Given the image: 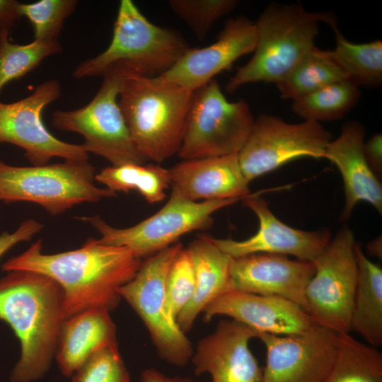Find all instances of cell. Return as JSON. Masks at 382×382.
Wrapping results in <instances>:
<instances>
[{
	"mask_svg": "<svg viewBox=\"0 0 382 382\" xmlns=\"http://www.w3.org/2000/svg\"><path fill=\"white\" fill-rule=\"evenodd\" d=\"M42 243L39 239L1 268L52 279L62 290L64 319L93 308L114 310L122 299L119 289L132 279L143 262L127 248L93 238L79 248L54 254L42 253Z\"/></svg>",
	"mask_w": 382,
	"mask_h": 382,
	"instance_id": "1",
	"label": "cell"
},
{
	"mask_svg": "<svg viewBox=\"0 0 382 382\" xmlns=\"http://www.w3.org/2000/svg\"><path fill=\"white\" fill-rule=\"evenodd\" d=\"M63 293L50 277L14 270L0 279V320L13 330L21 356L12 382H32L47 373L55 355L64 316Z\"/></svg>",
	"mask_w": 382,
	"mask_h": 382,
	"instance_id": "2",
	"label": "cell"
},
{
	"mask_svg": "<svg viewBox=\"0 0 382 382\" xmlns=\"http://www.w3.org/2000/svg\"><path fill=\"white\" fill-rule=\"evenodd\" d=\"M192 91L158 76H129L118 103L132 139L147 160L161 163L178 154Z\"/></svg>",
	"mask_w": 382,
	"mask_h": 382,
	"instance_id": "3",
	"label": "cell"
},
{
	"mask_svg": "<svg viewBox=\"0 0 382 382\" xmlns=\"http://www.w3.org/2000/svg\"><path fill=\"white\" fill-rule=\"evenodd\" d=\"M335 18L306 11L300 4L269 5L255 22L257 42L254 54L237 69L225 89L233 93L249 83H277L313 49L319 23Z\"/></svg>",
	"mask_w": 382,
	"mask_h": 382,
	"instance_id": "4",
	"label": "cell"
},
{
	"mask_svg": "<svg viewBox=\"0 0 382 382\" xmlns=\"http://www.w3.org/2000/svg\"><path fill=\"white\" fill-rule=\"evenodd\" d=\"M177 31L150 22L131 0L120 1L111 42L97 56L81 62L75 79L103 76L113 69L132 75L157 76L189 49Z\"/></svg>",
	"mask_w": 382,
	"mask_h": 382,
	"instance_id": "5",
	"label": "cell"
},
{
	"mask_svg": "<svg viewBox=\"0 0 382 382\" xmlns=\"http://www.w3.org/2000/svg\"><path fill=\"white\" fill-rule=\"evenodd\" d=\"M96 173L88 160L32 166L0 160V201L35 203L55 216L81 203L117 197V193L95 184Z\"/></svg>",
	"mask_w": 382,
	"mask_h": 382,
	"instance_id": "6",
	"label": "cell"
},
{
	"mask_svg": "<svg viewBox=\"0 0 382 382\" xmlns=\"http://www.w3.org/2000/svg\"><path fill=\"white\" fill-rule=\"evenodd\" d=\"M130 75L120 69L108 71L88 104L75 110L54 111L52 126L81 134L86 152L105 158L112 166L144 164L147 160L137 149L118 103L122 83Z\"/></svg>",
	"mask_w": 382,
	"mask_h": 382,
	"instance_id": "7",
	"label": "cell"
},
{
	"mask_svg": "<svg viewBox=\"0 0 382 382\" xmlns=\"http://www.w3.org/2000/svg\"><path fill=\"white\" fill-rule=\"evenodd\" d=\"M182 248L181 243H174L147 257L132 279L118 290L146 327L159 357L178 366L185 365L194 352L185 333L170 316L167 301L168 274Z\"/></svg>",
	"mask_w": 382,
	"mask_h": 382,
	"instance_id": "8",
	"label": "cell"
},
{
	"mask_svg": "<svg viewBox=\"0 0 382 382\" xmlns=\"http://www.w3.org/2000/svg\"><path fill=\"white\" fill-rule=\"evenodd\" d=\"M254 121L248 103L228 101L214 79L193 93L178 155L190 160L238 154Z\"/></svg>",
	"mask_w": 382,
	"mask_h": 382,
	"instance_id": "9",
	"label": "cell"
},
{
	"mask_svg": "<svg viewBox=\"0 0 382 382\" xmlns=\"http://www.w3.org/2000/svg\"><path fill=\"white\" fill-rule=\"evenodd\" d=\"M238 199L194 202L171 191L167 202L152 216L128 228H115L99 215L79 219L100 234L103 244L125 247L139 258L149 257L172 245L181 236L208 228L212 215Z\"/></svg>",
	"mask_w": 382,
	"mask_h": 382,
	"instance_id": "10",
	"label": "cell"
},
{
	"mask_svg": "<svg viewBox=\"0 0 382 382\" xmlns=\"http://www.w3.org/2000/svg\"><path fill=\"white\" fill-rule=\"evenodd\" d=\"M355 238L343 226L313 262L315 272L306 291V312L314 323L335 333H347L357 281Z\"/></svg>",
	"mask_w": 382,
	"mask_h": 382,
	"instance_id": "11",
	"label": "cell"
},
{
	"mask_svg": "<svg viewBox=\"0 0 382 382\" xmlns=\"http://www.w3.org/2000/svg\"><path fill=\"white\" fill-rule=\"evenodd\" d=\"M331 134L320 123L304 120L287 123L279 117L261 114L238 153L246 180H253L285 163L303 157L324 158Z\"/></svg>",
	"mask_w": 382,
	"mask_h": 382,
	"instance_id": "12",
	"label": "cell"
},
{
	"mask_svg": "<svg viewBox=\"0 0 382 382\" xmlns=\"http://www.w3.org/2000/svg\"><path fill=\"white\" fill-rule=\"evenodd\" d=\"M60 95V83L53 79L40 83L30 95L19 100L0 101V144L21 148L33 166L47 164L53 158L88 160V153L82 144L59 139L44 124L45 108Z\"/></svg>",
	"mask_w": 382,
	"mask_h": 382,
	"instance_id": "13",
	"label": "cell"
},
{
	"mask_svg": "<svg viewBox=\"0 0 382 382\" xmlns=\"http://www.w3.org/2000/svg\"><path fill=\"white\" fill-rule=\"evenodd\" d=\"M266 349L263 382H321L334 361L337 334L318 325L291 335L257 332Z\"/></svg>",
	"mask_w": 382,
	"mask_h": 382,
	"instance_id": "14",
	"label": "cell"
},
{
	"mask_svg": "<svg viewBox=\"0 0 382 382\" xmlns=\"http://www.w3.org/2000/svg\"><path fill=\"white\" fill-rule=\"evenodd\" d=\"M241 201L256 215L259 221L257 232L243 241L209 236L219 249L232 258L269 253L291 255L296 260L313 262L331 240L328 229L307 231L282 222L270 211L267 202L258 195L250 194Z\"/></svg>",
	"mask_w": 382,
	"mask_h": 382,
	"instance_id": "15",
	"label": "cell"
},
{
	"mask_svg": "<svg viewBox=\"0 0 382 382\" xmlns=\"http://www.w3.org/2000/svg\"><path fill=\"white\" fill-rule=\"evenodd\" d=\"M257 42L255 22L245 16L226 22L217 40L202 48H189L158 76L190 91L204 86L239 57L253 52Z\"/></svg>",
	"mask_w": 382,
	"mask_h": 382,
	"instance_id": "16",
	"label": "cell"
},
{
	"mask_svg": "<svg viewBox=\"0 0 382 382\" xmlns=\"http://www.w3.org/2000/svg\"><path fill=\"white\" fill-rule=\"evenodd\" d=\"M257 336V331L237 320H221L193 352L195 374L209 373L212 382H263V368L249 347Z\"/></svg>",
	"mask_w": 382,
	"mask_h": 382,
	"instance_id": "17",
	"label": "cell"
},
{
	"mask_svg": "<svg viewBox=\"0 0 382 382\" xmlns=\"http://www.w3.org/2000/svg\"><path fill=\"white\" fill-rule=\"evenodd\" d=\"M314 272L313 262L277 254L248 255L233 258L228 290L282 297L306 311L305 291Z\"/></svg>",
	"mask_w": 382,
	"mask_h": 382,
	"instance_id": "18",
	"label": "cell"
},
{
	"mask_svg": "<svg viewBox=\"0 0 382 382\" xmlns=\"http://www.w3.org/2000/svg\"><path fill=\"white\" fill-rule=\"evenodd\" d=\"M203 313L207 322L226 316L257 332L275 335H297L317 325L303 308L289 300L233 290L220 294Z\"/></svg>",
	"mask_w": 382,
	"mask_h": 382,
	"instance_id": "19",
	"label": "cell"
},
{
	"mask_svg": "<svg viewBox=\"0 0 382 382\" xmlns=\"http://www.w3.org/2000/svg\"><path fill=\"white\" fill-rule=\"evenodd\" d=\"M169 173L172 190L190 201L242 200L250 194L238 154L183 160Z\"/></svg>",
	"mask_w": 382,
	"mask_h": 382,
	"instance_id": "20",
	"label": "cell"
},
{
	"mask_svg": "<svg viewBox=\"0 0 382 382\" xmlns=\"http://www.w3.org/2000/svg\"><path fill=\"white\" fill-rule=\"evenodd\" d=\"M365 131L362 125L349 121L338 137L328 144L324 158L331 161L341 173L345 190V205L341 221L350 217L360 202L371 204L382 212V186L364 155Z\"/></svg>",
	"mask_w": 382,
	"mask_h": 382,
	"instance_id": "21",
	"label": "cell"
},
{
	"mask_svg": "<svg viewBox=\"0 0 382 382\" xmlns=\"http://www.w3.org/2000/svg\"><path fill=\"white\" fill-rule=\"evenodd\" d=\"M114 345L116 327L110 312L93 308L64 320L54 356L61 372L71 376L93 354Z\"/></svg>",
	"mask_w": 382,
	"mask_h": 382,
	"instance_id": "22",
	"label": "cell"
},
{
	"mask_svg": "<svg viewBox=\"0 0 382 382\" xmlns=\"http://www.w3.org/2000/svg\"><path fill=\"white\" fill-rule=\"evenodd\" d=\"M186 249L194 268L195 291L190 302L176 318L184 333L191 330L197 317L207 305L228 290L233 261L207 235L199 236Z\"/></svg>",
	"mask_w": 382,
	"mask_h": 382,
	"instance_id": "23",
	"label": "cell"
},
{
	"mask_svg": "<svg viewBox=\"0 0 382 382\" xmlns=\"http://www.w3.org/2000/svg\"><path fill=\"white\" fill-rule=\"evenodd\" d=\"M354 252L357 281L350 330L378 348L382 345V269L368 258L359 243Z\"/></svg>",
	"mask_w": 382,
	"mask_h": 382,
	"instance_id": "24",
	"label": "cell"
},
{
	"mask_svg": "<svg viewBox=\"0 0 382 382\" xmlns=\"http://www.w3.org/2000/svg\"><path fill=\"white\" fill-rule=\"evenodd\" d=\"M335 20L328 24L336 40L335 50H330L332 58L347 80L357 86L379 87L382 83V42H351L341 33Z\"/></svg>",
	"mask_w": 382,
	"mask_h": 382,
	"instance_id": "25",
	"label": "cell"
},
{
	"mask_svg": "<svg viewBox=\"0 0 382 382\" xmlns=\"http://www.w3.org/2000/svg\"><path fill=\"white\" fill-rule=\"evenodd\" d=\"M321 382H382V352L349 332L339 333L334 361Z\"/></svg>",
	"mask_w": 382,
	"mask_h": 382,
	"instance_id": "26",
	"label": "cell"
},
{
	"mask_svg": "<svg viewBox=\"0 0 382 382\" xmlns=\"http://www.w3.org/2000/svg\"><path fill=\"white\" fill-rule=\"evenodd\" d=\"M96 182L116 193L135 190L149 204L163 200L170 186L169 168L159 164L111 166L96 173Z\"/></svg>",
	"mask_w": 382,
	"mask_h": 382,
	"instance_id": "27",
	"label": "cell"
},
{
	"mask_svg": "<svg viewBox=\"0 0 382 382\" xmlns=\"http://www.w3.org/2000/svg\"><path fill=\"white\" fill-rule=\"evenodd\" d=\"M347 80L330 50L316 47L282 81L276 83L280 97L292 101L326 86Z\"/></svg>",
	"mask_w": 382,
	"mask_h": 382,
	"instance_id": "28",
	"label": "cell"
},
{
	"mask_svg": "<svg viewBox=\"0 0 382 382\" xmlns=\"http://www.w3.org/2000/svg\"><path fill=\"white\" fill-rule=\"evenodd\" d=\"M359 88L347 80L333 83L293 100L291 110L306 121L337 120L357 105L361 96Z\"/></svg>",
	"mask_w": 382,
	"mask_h": 382,
	"instance_id": "29",
	"label": "cell"
},
{
	"mask_svg": "<svg viewBox=\"0 0 382 382\" xmlns=\"http://www.w3.org/2000/svg\"><path fill=\"white\" fill-rule=\"evenodd\" d=\"M10 31L0 29V93L11 81L35 69L47 57L62 51L59 42L33 40L26 45L13 43Z\"/></svg>",
	"mask_w": 382,
	"mask_h": 382,
	"instance_id": "30",
	"label": "cell"
},
{
	"mask_svg": "<svg viewBox=\"0 0 382 382\" xmlns=\"http://www.w3.org/2000/svg\"><path fill=\"white\" fill-rule=\"evenodd\" d=\"M76 0H40L33 3H21L22 17L31 23L34 40L40 42H59L58 37L64 22L75 11Z\"/></svg>",
	"mask_w": 382,
	"mask_h": 382,
	"instance_id": "31",
	"label": "cell"
},
{
	"mask_svg": "<svg viewBox=\"0 0 382 382\" xmlns=\"http://www.w3.org/2000/svg\"><path fill=\"white\" fill-rule=\"evenodd\" d=\"M236 0H170L168 5L196 37L203 40L214 23L238 6Z\"/></svg>",
	"mask_w": 382,
	"mask_h": 382,
	"instance_id": "32",
	"label": "cell"
},
{
	"mask_svg": "<svg viewBox=\"0 0 382 382\" xmlns=\"http://www.w3.org/2000/svg\"><path fill=\"white\" fill-rule=\"evenodd\" d=\"M195 291V277L192 260L186 248L174 258L166 282L168 311L176 321L177 316L192 300Z\"/></svg>",
	"mask_w": 382,
	"mask_h": 382,
	"instance_id": "33",
	"label": "cell"
},
{
	"mask_svg": "<svg viewBox=\"0 0 382 382\" xmlns=\"http://www.w3.org/2000/svg\"><path fill=\"white\" fill-rule=\"evenodd\" d=\"M71 377L72 382H131L117 345L108 347L93 354Z\"/></svg>",
	"mask_w": 382,
	"mask_h": 382,
	"instance_id": "34",
	"label": "cell"
},
{
	"mask_svg": "<svg viewBox=\"0 0 382 382\" xmlns=\"http://www.w3.org/2000/svg\"><path fill=\"white\" fill-rule=\"evenodd\" d=\"M43 228V224L35 219H29L20 224L12 233L4 231L0 234V258L16 244L29 241Z\"/></svg>",
	"mask_w": 382,
	"mask_h": 382,
	"instance_id": "35",
	"label": "cell"
},
{
	"mask_svg": "<svg viewBox=\"0 0 382 382\" xmlns=\"http://www.w3.org/2000/svg\"><path fill=\"white\" fill-rule=\"evenodd\" d=\"M365 157L371 169L375 172H381L382 168V135L376 134L366 142H364Z\"/></svg>",
	"mask_w": 382,
	"mask_h": 382,
	"instance_id": "36",
	"label": "cell"
},
{
	"mask_svg": "<svg viewBox=\"0 0 382 382\" xmlns=\"http://www.w3.org/2000/svg\"><path fill=\"white\" fill-rule=\"evenodd\" d=\"M21 2L16 0H0V29L11 31L22 16Z\"/></svg>",
	"mask_w": 382,
	"mask_h": 382,
	"instance_id": "37",
	"label": "cell"
},
{
	"mask_svg": "<svg viewBox=\"0 0 382 382\" xmlns=\"http://www.w3.org/2000/svg\"><path fill=\"white\" fill-rule=\"evenodd\" d=\"M139 382H197L192 379L184 377L174 376L170 377L164 375L155 369H147L144 370L141 376Z\"/></svg>",
	"mask_w": 382,
	"mask_h": 382,
	"instance_id": "38",
	"label": "cell"
},
{
	"mask_svg": "<svg viewBox=\"0 0 382 382\" xmlns=\"http://www.w3.org/2000/svg\"><path fill=\"white\" fill-rule=\"evenodd\" d=\"M366 250L369 254L376 257L379 259L382 257V242L381 237H378L376 239L370 241L366 245Z\"/></svg>",
	"mask_w": 382,
	"mask_h": 382,
	"instance_id": "39",
	"label": "cell"
}]
</instances>
